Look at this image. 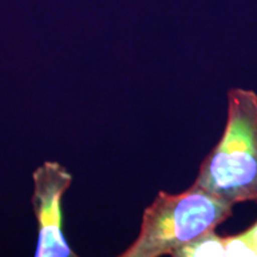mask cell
<instances>
[{
  "label": "cell",
  "mask_w": 257,
  "mask_h": 257,
  "mask_svg": "<svg viewBox=\"0 0 257 257\" xmlns=\"http://www.w3.org/2000/svg\"><path fill=\"white\" fill-rule=\"evenodd\" d=\"M32 176L35 182L32 205L38 224L36 253L43 257L68 255L70 248L61 229V198L69 188L73 176L57 162H46Z\"/></svg>",
  "instance_id": "3"
},
{
  "label": "cell",
  "mask_w": 257,
  "mask_h": 257,
  "mask_svg": "<svg viewBox=\"0 0 257 257\" xmlns=\"http://www.w3.org/2000/svg\"><path fill=\"white\" fill-rule=\"evenodd\" d=\"M194 184L232 205L257 201V94L251 89L227 92L223 136L201 162Z\"/></svg>",
  "instance_id": "1"
},
{
  "label": "cell",
  "mask_w": 257,
  "mask_h": 257,
  "mask_svg": "<svg viewBox=\"0 0 257 257\" xmlns=\"http://www.w3.org/2000/svg\"><path fill=\"white\" fill-rule=\"evenodd\" d=\"M174 257H257V220L248 230L229 237L211 231L179 249Z\"/></svg>",
  "instance_id": "4"
},
{
  "label": "cell",
  "mask_w": 257,
  "mask_h": 257,
  "mask_svg": "<svg viewBox=\"0 0 257 257\" xmlns=\"http://www.w3.org/2000/svg\"><path fill=\"white\" fill-rule=\"evenodd\" d=\"M233 205L193 184L179 194L160 192L144 210L141 231L121 257L173 256L231 217Z\"/></svg>",
  "instance_id": "2"
}]
</instances>
